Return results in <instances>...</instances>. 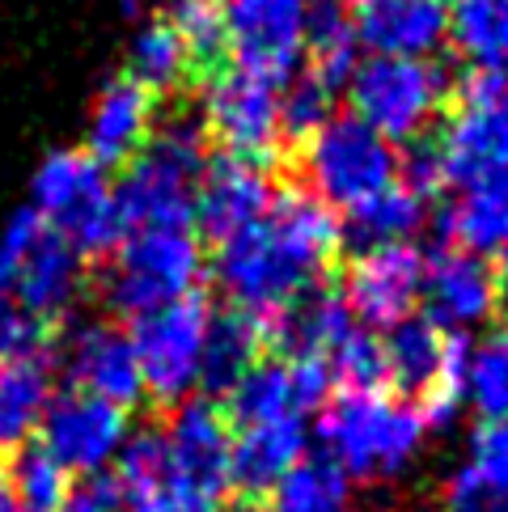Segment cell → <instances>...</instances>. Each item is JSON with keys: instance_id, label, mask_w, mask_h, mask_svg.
Listing matches in <instances>:
<instances>
[{"instance_id": "cell-1", "label": "cell", "mask_w": 508, "mask_h": 512, "mask_svg": "<svg viewBox=\"0 0 508 512\" xmlns=\"http://www.w3.org/2000/svg\"><path fill=\"white\" fill-rule=\"evenodd\" d=\"M339 216L310 191H284L254 229L221 242L216 280L233 309L263 326L310 292L326 263L339 254Z\"/></svg>"}, {"instance_id": "cell-2", "label": "cell", "mask_w": 508, "mask_h": 512, "mask_svg": "<svg viewBox=\"0 0 508 512\" xmlns=\"http://www.w3.org/2000/svg\"><path fill=\"white\" fill-rule=\"evenodd\" d=\"M204 127L191 119H174L127 161L115 187V216L123 233H157V229H191L195 225V191L204 178Z\"/></svg>"}, {"instance_id": "cell-3", "label": "cell", "mask_w": 508, "mask_h": 512, "mask_svg": "<svg viewBox=\"0 0 508 512\" xmlns=\"http://www.w3.org/2000/svg\"><path fill=\"white\" fill-rule=\"evenodd\" d=\"M322 457L352 479H394L424 445V411L411 402L373 394H339L322 415Z\"/></svg>"}, {"instance_id": "cell-4", "label": "cell", "mask_w": 508, "mask_h": 512, "mask_svg": "<svg viewBox=\"0 0 508 512\" xmlns=\"http://www.w3.org/2000/svg\"><path fill=\"white\" fill-rule=\"evenodd\" d=\"M34 216L77 254H102L119 242L115 216V187L106 182V170L77 149L51 153L34 170Z\"/></svg>"}, {"instance_id": "cell-5", "label": "cell", "mask_w": 508, "mask_h": 512, "mask_svg": "<svg viewBox=\"0 0 508 512\" xmlns=\"http://www.w3.org/2000/svg\"><path fill=\"white\" fill-rule=\"evenodd\" d=\"M204 280V246L191 229H157V233H127L106 271V301L119 314L140 318L153 309L183 301Z\"/></svg>"}, {"instance_id": "cell-6", "label": "cell", "mask_w": 508, "mask_h": 512, "mask_svg": "<svg viewBox=\"0 0 508 512\" xmlns=\"http://www.w3.org/2000/svg\"><path fill=\"white\" fill-rule=\"evenodd\" d=\"M445 72L428 60H394V56H369L360 60L348 94H352V115L373 127L381 140H407L415 144L428 123L437 119L445 106Z\"/></svg>"}, {"instance_id": "cell-7", "label": "cell", "mask_w": 508, "mask_h": 512, "mask_svg": "<svg viewBox=\"0 0 508 512\" xmlns=\"http://www.w3.org/2000/svg\"><path fill=\"white\" fill-rule=\"evenodd\" d=\"M305 174L314 187L310 195H318L326 208L352 212L365 199L394 187L398 157L394 144L381 140L356 115H331L305 140Z\"/></svg>"}, {"instance_id": "cell-8", "label": "cell", "mask_w": 508, "mask_h": 512, "mask_svg": "<svg viewBox=\"0 0 508 512\" xmlns=\"http://www.w3.org/2000/svg\"><path fill=\"white\" fill-rule=\"evenodd\" d=\"M212 309L208 301L191 292L183 301H170L153 314L132 318V339L144 394L161 402H178L199 386V364H204V339H208Z\"/></svg>"}, {"instance_id": "cell-9", "label": "cell", "mask_w": 508, "mask_h": 512, "mask_svg": "<svg viewBox=\"0 0 508 512\" xmlns=\"http://www.w3.org/2000/svg\"><path fill=\"white\" fill-rule=\"evenodd\" d=\"M314 0H229L225 5V47L233 68L284 85L305 60V26Z\"/></svg>"}, {"instance_id": "cell-10", "label": "cell", "mask_w": 508, "mask_h": 512, "mask_svg": "<svg viewBox=\"0 0 508 512\" xmlns=\"http://www.w3.org/2000/svg\"><path fill=\"white\" fill-rule=\"evenodd\" d=\"M208 132L229 149V157H242L263 166L284 144L280 123V94L263 77H250L242 68L216 72L204 89V123Z\"/></svg>"}, {"instance_id": "cell-11", "label": "cell", "mask_w": 508, "mask_h": 512, "mask_svg": "<svg viewBox=\"0 0 508 512\" xmlns=\"http://www.w3.org/2000/svg\"><path fill=\"white\" fill-rule=\"evenodd\" d=\"M127 441H132L127 411L81 390L51 398L39 419V449L68 479L72 474H102L106 466H115Z\"/></svg>"}, {"instance_id": "cell-12", "label": "cell", "mask_w": 508, "mask_h": 512, "mask_svg": "<svg viewBox=\"0 0 508 512\" xmlns=\"http://www.w3.org/2000/svg\"><path fill=\"white\" fill-rule=\"evenodd\" d=\"M157 441H161V462H166V474L174 483H183L212 500L229 487L233 428L212 402L204 398L183 402L170 415L166 432H157Z\"/></svg>"}, {"instance_id": "cell-13", "label": "cell", "mask_w": 508, "mask_h": 512, "mask_svg": "<svg viewBox=\"0 0 508 512\" xmlns=\"http://www.w3.org/2000/svg\"><path fill=\"white\" fill-rule=\"evenodd\" d=\"M420 288L424 254L415 246H381L356 254L343 301H348L352 318H360L365 326H398L420 305Z\"/></svg>"}, {"instance_id": "cell-14", "label": "cell", "mask_w": 508, "mask_h": 512, "mask_svg": "<svg viewBox=\"0 0 508 512\" xmlns=\"http://www.w3.org/2000/svg\"><path fill=\"white\" fill-rule=\"evenodd\" d=\"M420 301L428 309L432 326H441L445 335H458V331H470V326H483L496 314L500 280L479 254L449 246L441 254H432V259H424Z\"/></svg>"}, {"instance_id": "cell-15", "label": "cell", "mask_w": 508, "mask_h": 512, "mask_svg": "<svg viewBox=\"0 0 508 512\" xmlns=\"http://www.w3.org/2000/svg\"><path fill=\"white\" fill-rule=\"evenodd\" d=\"M276 204V182L263 166L242 157H221L204 166L195 191V225L216 242H229L246 229H254Z\"/></svg>"}, {"instance_id": "cell-16", "label": "cell", "mask_w": 508, "mask_h": 512, "mask_svg": "<svg viewBox=\"0 0 508 512\" xmlns=\"http://www.w3.org/2000/svg\"><path fill=\"white\" fill-rule=\"evenodd\" d=\"M68 377L77 381L81 394H94L111 407L127 411L144 398V377L136 347L127 331L111 322H85L68 339Z\"/></svg>"}, {"instance_id": "cell-17", "label": "cell", "mask_w": 508, "mask_h": 512, "mask_svg": "<svg viewBox=\"0 0 508 512\" xmlns=\"http://www.w3.org/2000/svg\"><path fill=\"white\" fill-rule=\"evenodd\" d=\"M352 22L373 56L428 60L449 39V0H369Z\"/></svg>"}, {"instance_id": "cell-18", "label": "cell", "mask_w": 508, "mask_h": 512, "mask_svg": "<svg viewBox=\"0 0 508 512\" xmlns=\"http://www.w3.org/2000/svg\"><path fill=\"white\" fill-rule=\"evenodd\" d=\"M111 491L123 512H225L221 500L199 496V491L170 479L166 462H161L157 432H144L123 445Z\"/></svg>"}, {"instance_id": "cell-19", "label": "cell", "mask_w": 508, "mask_h": 512, "mask_svg": "<svg viewBox=\"0 0 508 512\" xmlns=\"http://www.w3.org/2000/svg\"><path fill=\"white\" fill-rule=\"evenodd\" d=\"M310 449V424L305 415H280V419H259V424H238L233 428V466L229 483H238L250 496L271 491L297 462H305Z\"/></svg>"}, {"instance_id": "cell-20", "label": "cell", "mask_w": 508, "mask_h": 512, "mask_svg": "<svg viewBox=\"0 0 508 512\" xmlns=\"http://www.w3.org/2000/svg\"><path fill=\"white\" fill-rule=\"evenodd\" d=\"M153 136V94L136 81H111L98 94L85 127V157L98 166H127Z\"/></svg>"}, {"instance_id": "cell-21", "label": "cell", "mask_w": 508, "mask_h": 512, "mask_svg": "<svg viewBox=\"0 0 508 512\" xmlns=\"http://www.w3.org/2000/svg\"><path fill=\"white\" fill-rule=\"evenodd\" d=\"M77 292H81V254L43 225L39 237L30 242L22 267H17V280H13L17 305L13 309H22L26 318L47 326L51 318H60L64 309L77 301Z\"/></svg>"}, {"instance_id": "cell-22", "label": "cell", "mask_w": 508, "mask_h": 512, "mask_svg": "<svg viewBox=\"0 0 508 512\" xmlns=\"http://www.w3.org/2000/svg\"><path fill=\"white\" fill-rule=\"evenodd\" d=\"M441 166H445V187H466L483 174L508 166V119L496 102L462 106L458 119L437 136Z\"/></svg>"}, {"instance_id": "cell-23", "label": "cell", "mask_w": 508, "mask_h": 512, "mask_svg": "<svg viewBox=\"0 0 508 512\" xmlns=\"http://www.w3.org/2000/svg\"><path fill=\"white\" fill-rule=\"evenodd\" d=\"M445 237L466 254L508 250V166L458 187V199L445 208Z\"/></svg>"}, {"instance_id": "cell-24", "label": "cell", "mask_w": 508, "mask_h": 512, "mask_svg": "<svg viewBox=\"0 0 508 512\" xmlns=\"http://www.w3.org/2000/svg\"><path fill=\"white\" fill-rule=\"evenodd\" d=\"M352 326L356 322H352V309H348V301H343V292L314 284L310 292H301L288 309H280V314L263 326V335L280 339L284 347H293V356L326 360L331 356V347L348 335Z\"/></svg>"}, {"instance_id": "cell-25", "label": "cell", "mask_w": 508, "mask_h": 512, "mask_svg": "<svg viewBox=\"0 0 508 512\" xmlns=\"http://www.w3.org/2000/svg\"><path fill=\"white\" fill-rule=\"evenodd\" d=\"M51 402V352L0 360V453L17 449L39 428Z\"/></svg>"}, {"instance_id": "cell-26", "label": "cell", "mask_w": 508, "mask_h": 512, "mask_svg": "<svg viewBox=\"0 0 508 512\" xmlns=\"http://www.w3.org/2000/svg\"><path fill=\"white\" fill-rule=\"evenodd\" d=\"M449 39L475 77H508V0H449Z\"/></svg>"}, {"instance_id": "cell-27", "label": "cell", "mask_w": 508, "mask_h": 512, "mask_svg": "<svg viewBox=\"0 0 508 512\" xmlns=\"http://www.w3.org/2000/svg\"><path fill=\"white\" fill-rule=\"evenodd\" d=\"M263 347V322L242 314V309H225L212 314L208 339H204V364H199V381L208 390H233L238 381L259 364Z\"/></svg>"}, {"instance_id": "cell-28", "label": "cell", "mask_w": 508, "mask_h": 512, "mask_svg": "<svg viewBox=\"0 0 508 512\" xmlns=\"http://www.w3.org/2000/svg\"><path fill=\"white\" fill-rule=\"evenodd\" d=\"M420 225H424V199L411 187H398L394 182V187H386L381 195L365 199L360 208L348 212L343 237L365 254V250H381V246H411V237L420 233Z\"/></svg>"}, {"instance_id": "cell-29", "label": "cell", "mask_w": 508, "mask_h": 512, "mask_svg": "<svg viewBox=\"0 0 508 512\" xmlns=\"http://www.w3.org/2000/svg\"><path fill=\"white\" fill-rule=\"evenodd\" d=\"M458 394L483 424L508 419V326L487 331L479 343H466Z\"/></svg>"}, {"instance_id": "cell-30", "label": "cell", "mask_w": 508, "mask_h": 512, "mask_svg": "<svg viewBox=\"0 0 508 512\" xmlns=\"http://www.w3.org/2000/svg\"><path fill=\"white\" fill-rule=\"evenodd\" d=\"M356 22L343 0H314L310 26H305V51H310V72L322 85H348L356 72Z\"/></svg>"}, {"instance_id": "cell-31", "label": "cell", "mask_w": 508, "mask_h": 512, "mask_svg": "<svg viewBox=\"0 0 508 512\" xmlns=\"http://www.w3.org/2000/svg\"><path fill=\"white\" fill-rule=\"evenodd\" d=\"M267 496L271 512H343L348 508V474L326 457H305Z\"/></svg>"}, {"instance_id": "cell-32", "label": "cell", "mask_w": 508, "mask_h": 512, "mask_svg": "<svg viewBox=\"0 0 508 512\" xmlns=\"http://www.w3.org/2000/svg\"><path fill=\"white\" fill-rule=\"evenodd\" d=\"M187 47L183 39L174 34V26L166 17H157V22H144L132 39V51H127V81H136L140 89H174L178 81L187 77Z\"/></svg>"}, {"instance_id": "cell-33", "label": "cell", "mask_w": 508, "mask_h": 512, "mask_svg": "<svg viewBox=\"0 0 508 512\" xmlns=\"http://www.w3.org/2000/svg\"><path fill=\"white\" fill-rule=\"evenodd\" d=\"M326 373H331V386H343V394H373L381 381H386L381 339L352 326V331L331 347V356H326Z\"/></svg>"}, {"instance_id": "cell-34", "label": "cell", "mask_w": 508, "mask_h": 512, "mask_svg": "<svg viewBox=\"0 0 508 512\" xmlns=\"http://www.w3.org/2000/svg\"><path fill=\"white\" fill-rule=\"evenodd\" d=\"M9 479H13V500L26 512H60V504L68 500V474L39 445L17 453Z\"/></svg>"}, {"instance_id": "cell-35", "label": "cell", "mask_w": 508, "mask_h": 512, "mask_svg": "<svg viewBox=\"0 0 508 512\" xmlns=\"http://www.w3.org/2000/svg\"><path fill=\"white\" fill-rule=\"evenodd\" d=\"M174 34L183 39L191 60H216L225 47V9L221 0H170Z\"/></svg>"}, {"instance_id": "cell-36", "label": "cell", "mask_w": 508, "mask_h": 512, "mask_svg": "<svg viewBox=\"0 0 508 512\" xmlns=\"http://www.w3.org/2000/svg\"><path fill=\"white\" fill-rule=\"evenodd\" d=\"M331 102H335V89L322 85L314 72L305 77H293L288 89L280 94V123H284V136L293 140H310L318 127L331 119Z\"/></svg>"}, {"instance_id": "cell-37", "label": "cell", "mask_w": 508, "mask_h": 512, "mask_svg": "<svg viewBox=\"0 0 508 512\" xmlns=\"http://www.w3.org/2000/svg\"><path fill=\"white\" fill-rule=\"evenodd\" d=\"M466 470L475 479L496 491L500 500H508V419H496V424H483L475 436H470V462Z\"/></svg>"}, {"instance_id": "cell-38", "label": "cell", "mask_w": 508, "mask_h": 512, "mask_svg": "<svg viewBox=\"0 0 508 512\" xmlns=\"http://www.w3.org/2000/svg\"><path fill=\"white\" fill-rule=\"evenodd\" d=\"M39 229H43V221H39V216H34L30 208L17 212V216H9V225L0 229V309L13 301L17 267H22L26 250H30L34 237H39Z\"/></svg>"}, {"instance_id": "cell-39", "label": "cell", "mask_w": 508, "mask_h": 512, "mask_svg": "<svg viewBox=\"0 0 508 512\" xmlns=\"http://www.w3.org/2000/svg\"><path fill=\"white\" fill-rule=\"evenodd\" d=\"M407 182L403 187H411L415 195H428V191H441L445 187V166H441V149H437V140H428L420 136L411 144V153H407Z\"/></svg>"}, {"instance_id": "cell-40", "label": "cell", "mask_w": 508, "mask_h": 512, "mask_svg": "<svg viewBox=\"0 0 508 512\" xmlns=\"http://www.w3.org/2000/svg\"><path fill=\"white\" fill-rule=\"evenodd\" d=\"M445 512H508V500H500L496 491H487L475 474L462 466L445 491Z\"/></svg>"}, {"instance_id": "cell-41", "label": "cell", "mask_w": 508, "mask_h": 512, "mask_svg": "<svg viewBox=\"0 0 508 512\" xmlns=\"http://www.w3.org/2000/svg\"><path fill=\"white\" fill-rule=\"evenodd\" d=\"M60 512H119V500L111 487H85V491H68Z\"/></svg>"}, {"instance_id": "cell-42", "label": "cell", "mask_w": 508, "mask_h": 512, "mask_svg": "<svg viewBox=\"0 0 508 512\" xmlns=\"http://www.w3.org/2000/svg\"><path fill=\"white\" fill-rule=\"evenodd\" d=\"M0 512H26L22 504H17L13 496H0Z\"/></svg>"}, {"instance_id": "cell-43", "label": "cell", "mask_w": 508, "mask_h": 512, "mask_svg": "<svg viewBox=\"0 0 508 512\" xmlns=\"http://www.w3.org/2000/svg\"><path fill=\"white\" fill-rule=\"evenodd\" d=\"M119 5H123V9H127V13H140V9H144V5H149V0H119Z\"/></svg>"}, {"instance_id": "cell-44", "label": "cell", "mask_w": 508, "mask_h": 512, "mask_svg": "<svg viewBox=\"0 0 508 512\" xmlns=\"http://www.w3.org/2000/svg\"><path fill=\"white\" fill-rule=\"evenodd\" d=\"M496 280H500V288L508 292V250H504V267H500V276H496Z\"/></svg>"}, {"instance_id": "cell-45", "label": "cell", "mask_w": 508, "mask_h": 512, "mask_svg": "<svg viewBox=\"0 0 508 512\" xmlns=\"http://www.w3.org/2000/svg\"><path fill=\"white\" fill-rule=\"evenodd\" d=\"M500 111H504V119H508V85L500 89Z\"/></svg>"}]
</instances>
